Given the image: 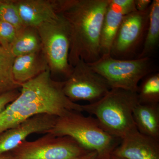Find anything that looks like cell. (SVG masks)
<instances>
[{"label": "cell", "mask_w": 159, "mask_h": 159, "mask_svg": "<svg viewBox=\"0 0 159 159\" xmlns=\"http://www.w3.org/2000/svg\"><path fill=\"white\" fill-rule=\"evenodd\" d=\"M63 81H55L50 69L21 86L19 96L0 114V133L39 114L60 117L69 111L82 112L81 105L64 94Z\"/></svg>", "instance_id": "6da1fadb"}, {"label": "cell", "mask_w": 159, "mask_h": 159, "mask_svg": "<svg viewBox=\"0 0 159 159\" xmlns=\"http://www.w3.org/2000/svg\"><path fill=\"white\" fill-rule=\"evenodd\" d=\"M109 1H54L57 13L66 20L70 28L69 62L72 66L80 59L91 63L101 57V30Z\"/></svg>", "instance_id": "7a4b0ae2"}, {"label": "cell", "mask_w": 159, "mask_h": 159, "mask_svg": "<svg viewBox=\"0 0 159 159\" xmlns=\"http://www.w3.org/2000/svg\"><path fill=\"white\" fill-rule=\"evenodd\" d=\"M138 103L137 93L111 89L97 102L81 107L82 111L95 116L103 130L121 140L137 129L133 113Z\"/></svg>", "instance_id": "3957f363"}, {"label": "cell", "mask_w": 159, "mask_h": 159, "mask_svg": "<svg viewBox=\"0 0 159 159\" xmlns=\"http://www.w3.org/2000/svg\"><path fill=\"white\" fill-rule=\"evenodd\" d=\"M48 133L71 137L87 150L96 152L102 159H109L121 142V139L103 130L96 118L74 111L57 117Z\"/></svg>", "instance_id": "277c9868"}, {"label": "cell", "mask_w": 159, "mask_h": 159, "mask_svg": "<svg viewBox=\"0 0 159 159\" xmlns=\"http://www.w3.org/2000/svg\"><path fill=\"white\" fill-rule=\"evenodd\" d=\"M106 80L111 89L137 93L139 84L153 72V62L149 57L121 59L109 55H102L95 62L88 63Z\"/></svg>", "instance_id": "5b68a950"}, {"label": "cell", "mask_w": 159, "mask_h": 159, "mask_svg": "<svg viewBox=\"0 0 159 159\" xmlns=\"http://www.w3.org/2000/svg\"><path fill=\"white\" fill-rule=\"evenodd\" d=\"M51 73L60 74L66 79L74 67L69 62L70 34L68 24L61 15L36 27Z\"/></svg>", "instance_id": "8992f818"}, {"label": "cell", "mask_w": 159, "mask_h": 159, "mask_svg": "<svg viewBox=\"0 0 159 159\" xmlns=\"http://www.w3.org/2000/svg\"><path fill=\"white\" fill-rule=\"evenodd\" d=\"M90 152L71 137L47 133L35 141L22 142L9 152L14 159H77Z\"/></svg>", "instance_id": "52a82bcc"}, {"label": "cell", "mask_w": 159, "mask_h": 159, "mask_svg": "<svg viewBox=\"0 0 159 159\" xmlns=\"http://www.w3.org/2000/svg\"><path fill=\"white\" fill-rule=\"evenodd\" d=\"M111 88L104 78L82 60L74 66L71 74L63 81L62 90L66 97L75 102L77 100L97 102Z\"/></svg>", "instance_id": "ba28073f"}, {"label": "cell", "mask_w": 159, "mask_h": 159, "mask_svg": "<svg viewBox=\"0 0 159 159\" xmlns=\"http://www.w3.org/2000/svg\"><path fill=\"white\" fill-rule=\"evenodd\" d=\"M149 10L150 7L145 11H133L124 16L111 48L112 57L130 59L137 54L143 46L148 29Z\"/></svg>", "instance_id": "9c48e42d"}, {"label": "cell", "mask_w": 159, "mask_h": 159, "mask_svg": "<svg viewBox=\"0 0 159 159\" xmlns=\"http://www.w3.org/2000/svg\"><path fill=\"white\" fill-rule=\"evenodd\" d=\"M57 116L48 114L34 116L0 133V156L10 152L33 134H47L55 125Z\"/></svg>", "instance_id": "30bf717a"}, {"label": "cell", "mask_w": 159, "mask_h": 159, "mask_svg": "<svg viewBox=\"0 0 159 159\" xmlns=\"http://www.w3.org/2000/svg\"><path fill=\"white\" fill-rule=\"evenodd\" d=\"M135 11L134 0H109L101 30V56L110 54L114 39L124 16Z\"/></svg>", "instance_id": "8fae6325"}, {"label": "cell", "mask_w": 159, "mask_h": 159, "mask_svg": "<svg viewBox=\"0 0 159 159\" xmlns=\"http://www.w3.org/2000/svg\"><path fill=\"white\" fill-rule=\"evenodd\" d=\"M111 154L124 159H159V141L136 129L121 139Z\"/></svg>", "instance_id": "7c38bea8"}, {"label": "cell", "mask_w": 159, "mask_h": 159, "mask_svg": "<svg viewBox=\"0 0 159 159\" xmlns=\"http://www.w3.org/2000/svg\"><path fill=\"white\" fill-rule=\"evenodd\" d=\"M25 27L36 28L57 16L52 0H13Z\"/></svg>", "instance_id": "4fadbf2b"}, {"label": "cell", "mask_w": 159, "mask_h": 159, "mask_svg": "<svg viewBox=\"0 0 159 159\" xmlns=\"http://www.w3.org/2000/svg\"><path fill=\"white\" fill-rule=\"evenodd\" d=\"M42 50L14 58L12 66L13 78L21 85L49 69Z\"/></svg>", "instance_id": "5bb4252c"}, {"label": "cell", "mask_w": 159, "mask_h": 159, "mask_svg": "<svg viewBox=\"0 0 159 159\" xmlns=\"http://www.w3.org/2000/svg\"><path fill=\"white\" fill-rule=\"evenodd\" d=\"M133 116L139 132L159 141V104L139 103Z\"/></svg>", "instance_id": "9a60e30c"}, {"label": "cell", "mask_w": 159, "mask_h": 159, "mask_svg": "<svg viewBox=\"0 0 159 159\" xmlns=\"http://www.w3.org/2000/svg\"><path fill=\"white\" fill-rule=\"evenodd\" d=\"M9 50L15 57L42 50L40 38L36 28L26 27L18 32Z\"/></svg>", "instance_id": "2e32d148"}, {"label": "cell", "mask_w": 159, "mask_h": 159, "mask_svg": "<svg viewBox=\"0 0 159 159\" xmlns=\"http://www.w3.org/2000/svg\"><path fill=\"white\" fill-rule=\"evenodd\" d=\"M159 42V1L153 0L149 10V21L142 48L137 58L151 57Z\"/></svg>", "instance_id": "e0dca14e"}, {"label": "cell", "mask_w": 159, "mask_h": 159, "mask_svg": "<svg viewBox=\"0 0 159 159\" xmlns=\"http://www.w3.org/2000/svg\"><path fill=\"white\" fill-rule=\"evenodd\" d=\"M14 58L10 50L0 46V95L20 89L21 85L15 80L12 75Z\"/></svg>", "instance_id": "ac0fdd59"}, {"label": "cell", "mask_w": 159, "mask_h": 159, "mask_svg": "<svg viewBox=\"0 0 159 159\" xmlns=\"http://www.w3.org/2000/svg\"><path fill=\"white\" fill-rule=\"evenodd\" d=\"M142 80L137 93L139 104H159V73H152Z\"/></svg>", "instance_id": "d6986e66"}, {"label": "cell", "mask_w": 159, "mask_h": 159, "mask_svg": "<svg viewBox=\"0 0 159 159\" xmlns=\"http://www.w3.org/2000/svg\"><path fill=\"white\" fill-rule=\"evenodd\" d=\"M0 20L14 26L18 32L25 28L13 0L0 1Z\"/></svg>", "instance_id": "ffe728a7"}, {"label": "cell", "mask_w": 159, "mask_h": 159, "mask_svg": "<svg viewBox=\"0 0 159 159\" xmlns=\"http://www.w3.org/2000/svg\"><path fill=\"white\" fill-rule=\"evenodd\" d=\"M18 32L14 26L0 20V46L9 50Z\"/></svg>", "instance_id": "44dd1931"}, {"label": "cell", "mask_w": 159, "mask_h": 159, "mask_svg": "<svg viewBox=\"0 0 159 159\" xmlns=\"http://www.w3.org/2000/svg\"><path fill=\"white\" fill-rule=\"evenodd\" d=\"M20 94L19 89H17L0 95V114L6 109L10 103L17 98Z\"/></svg>", "instance_id": "7402d4cb"}, {"label": "cell", "mask_w": 159, "mask_h": 159, "mask_svg": "<svg viewBox=\"0 0 159 159\" xmlns=\"http://www.w3.org/2000/svg\"><path fill=\"white\" fill-rule=\"evenodd\" d=\"M151 0H134L135 6L137 11H143L150 7Z\"/></svg>", "instance_id": "603a6c76"}, {"label": "cell", "mask_w": 159, "mask_h": 159, "mask_svg": "<svg viewBox=\"0 0 159 159\" xmlns=\"http://www.w3.org/2000/svg\"><path fill=\"white\" fill-rule=\"evenodd\" d=\"M77 159H102L99 157V155L95 151H91L83 156Z\"/></svg>", "instance_id": "cb8c5ba5"}, {"label": "cell", "mask_w": 159, "mask_h": 159, "mask_svg": "<svg viewBox=\"0 0 159 159\" xmlns=\"http://www.w3.org/2000/svg\"><path fill=\"white\" fill-rule=\"evenodd\" d=\"M0 159H14V158L11 154L8 152L0 156Z\"/></svg>", "instance_id": "d4e9b609"}, {"label": "cell", "mask_w": 159, "mask_h": 159, "mask_svg": "<svg viewBox=\"0 0 159 159\" xmlns=\"http://www.w3.org/2000/svg\"><path fill=\"white\" fill-rule=\"evenodd\" d=\"M109 159H124L121 158L119 157H117L115 156L112 155L111 154L109 158Z\"/></svg>", "instance_id": "484cf974"}]
</instances>
